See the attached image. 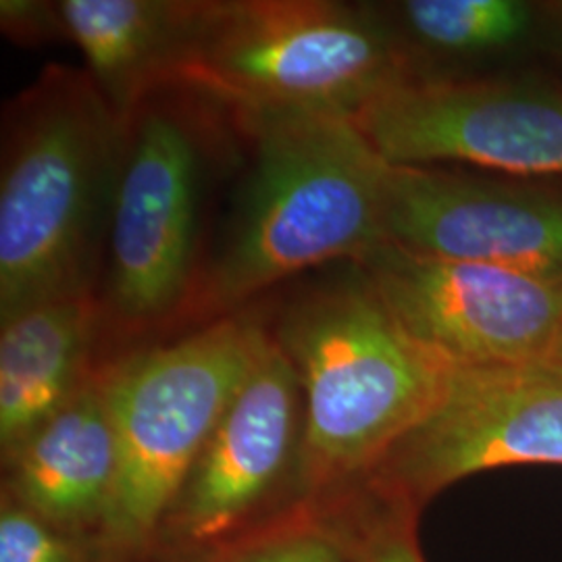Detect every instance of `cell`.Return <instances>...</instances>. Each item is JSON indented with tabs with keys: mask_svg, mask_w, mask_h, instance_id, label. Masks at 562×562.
I'll return each instance as SVG.
<instances>
[{
	"mask_svg": "<svg viewBox=\"0 0 562 562\" xmlns=\"http://www.w3.org/2000/svg\"><path fill=\"white\" fill-rule=\"evenodd\" d=\"M240 178L178 334L246 311L306 273L361 262L385 240L390 162L352 120L236 111Z\"/></svg>",
	"mask_w": 562,
	"mask_h": 562,
	"instance_id": "6da1fadb",
	"label": "cell"
},
{
	"mask_svg": "<svg viewBox=\"0 0 562 562\" xmlns=\"http://www.w3.org/2000/svg\"><path fill=\"white\" fill-rule=\"evenodd\" d=\"M121 123L97 288L102 361L178 331L211 244L209 199L244 155L236 111L186 81L157 86Z\"/></svg>",
	"mask_w": 562,
	"mask_h": 562,
	"instance_id": "7a4b0ae2",
	"label": "cell"
},
{
	"mask_svg": "<svg viewBox=\"0 0 562 562\" xmlns=\"http://www.w3.org/2000/svg\"><path fill=\"white\" fill-rule=\"evenodd\" d=\"M317 273L265 319L301 383L299 503L361 487L457 367L396 319L359 265Z\"/></svg>",
	"mask_w": 562,
	"mask_h": 562,
	"instance_id": "3957f363",
	"label": "cell"
},
{
	"mask_svg": "<svg viewBox=\"0 0 562 562\" xmlns=\"http://www.w3.org/2000/svg\"><path fill=\"white\" fill-rule=\"evenodd\" d=\"M121 136L86 69L48 65L4 104L0 322L38 302L97 294Z\"/></svg>",
	"mask_w": 562,
	"mask_h": 562,
	"instance_id": "277c9868",
	"label": "cell"
},
{
	"mask_svg": "<svg viewBox=\"0 0 562 562\" xmlns=\"http://www.w3.org/2000/svg\"><path fill=\"white\" fill-rule=\"evenodd\" d=\"M417 65L380 7L340 0H196L178 80L234 111L352 120Z\"/></svg>",
	"mask_w": 562,
	"mask_h": 562,
	"instance_id": "5b68a950",
	"label": "cell"
},
{
	"mask_svg": "<svg viewBox=\"0 0 562 562\" xmlns=\"http://www.w3.org/2000/svg\"><path fill=\"white\" fill-rule=\"evenodd\" d=\"M265 336V319L241 311L104 362L117 473L97 540L102 562H136L157 550L171 504Z\"/></svg>",
	"mask_w": 562,
	"mask_h": 562,
	"instance_id": "8992f818",
	"label": "cell"
},
{
	"mask_svg": "<svg viewBox=\"0 0 562 562\" xmlns=\"http://www.w3.org/2000/svg\"><path fill=\"white\" fill-rule=\"evenodd\" d=\"M562 467V367L457 364L442 396L362 483L422 515L443 490L492 469Z\"/></svg>",
	"mask_w": 562,
	"mask_h": 562,
	"instance_id": "52a82bcc",
	"label": "cell"
},
{
	"mask_svg": "<svg viewBox=\"0 0 562 562\" xmlns=\"http://www.w3.org/2000/svg\"><path fill=\"white\" fill-rule=\"evenodd\" d=\"M352 123L390 165L562 176V88L542 81L417 76L367 104Z\"/></svg>",
	"mask_w": 562,
	"mask_h": 562,
	"instance_id": "ba28073f",
	"label": "cell"
},
{
	"mask_svg": "<svg viewBox=\"0 0 562 562\" xmlns=\"http://www.w3.org/2000/svg\"><path fill=\"white\" fill-rule=\"evenodd\" d=\"M302 422L301 383L267 329L257 361L162 521L159 546L188 557L273 519L267 510L283 494L299 503Z\"/></svg>",
	"mask_w": 562,
	"mask_h": 562,
	"instance_id": "9c48e42d",
	"label": "cell"
},
{
	"mask_svg": "<svg viewBox=\"0 0 562 562\" xmlns=\"http://www.w3.org/2000/svg\"><path fill=\"white\" fill-rule=\"evenodd\" d=\"M396 319L454 364L550 361L562 278L446 261L383 244L357 262Z\"/></svg>",
	"mask_w": 562,
	"mask_h": 562,
	"instance_id": "30bf717a",
	"label": "cell"
},
{
	"mask_svg": "<svg viewBox=\"0 0 562 562\" xmlns=\"http://www.w3.org/2000/svg\"><path fill=\"white\" fill-rule=\"evenodd\" d=\"M385 240L419 257L562 278V183L390 165Z\"/></svg>",
	"mask_w": 562,
	"mask_h": 562,
	"instance_id": "8fae6325",
	"label": "cell"
},
{
	"mask_svg": "<svg viewBox=\"0 0 562 562\" xmlns=\"http://www.w3.org/2000/svg\"><path fill=\"white\" fill-rule=\"evenodd\" d=\"M104 362H99L80 390L2 461V496L92 546L99 540L117 473Z\"/></svg>",
	"mask_w": 562,
	"mask_h": 562,
	"instance_id": "7c38bea8",
	"label": "cell"
},
{
	"mask_svg": "<svg viewBox=\"0 0 562 562\" xmlns=\"http://www.w3.org/2000/svg\"><path fill=\"white\" fill-rule=\"evenodd\" d=\"M102 361L97 294L38 302L0 322V452L7 461Z\"/></svg>",
	"mask_w": 562,
	"mask_h": 562,
	"instance_id": "4fadbf2b",
	"label": "cell"
},
{
	"mask_svg": "<svg viewBox=\"0 0 562 562\" xmlns=\"http://www.w3.org/2000/svg\"><path fill=\"white\" fill-rule=\"evenodd\" d=\"M59 11L67 42L123 121L150 90L178 80L196 0H59Z\"/></svg>",
	"mask_w": 562,
	"mask_h": 562,
	"instance_id": "5bb4252c",
	"label": "cell"
},
{
	"mask_svg": "<svg viewBox=\"0 0 562 562\" xmlns=\"http://www.w3.org/2000/svg\"><path fill=\"white\" fill-rule=\"evenodd\" d=\"M382 11L419 71L422 57L471 59L510 48L540 9L525 0H404Z\"/></svg>",
	"mask_w": 562,
	"mask_h": 562,
	"instance_id": "9a60e30c",
	"label": "cell"
},
{
	"mask_svg": "<svg viewBox=\"0 0 562 562\" xmlns=\"http://www.w3.org/2000/svg\"><path fill=\"white\" fill-rule=\"evenodd\" d=\"M350 492L319 503H296L259 527L183 557V562H350Z\"/></svg>",
	"mask_w": 562,
	"mask_h": 562,
	"instance_id": "2e32d148",
	"label": "cell"
},
{
	"mask_svg": "<svg viewBox=\"0 0 562 562\" xmlns=\"http://www.w3.org/2000/svg\"><path fill=\"white\" fill-rule=\"evenodd\" d=\"M352 559L350 562H425L417 538L419 515L387 503L369 487L350 492Z\"/></svg>",
	"mask_w": 562,
	"mask_h": 562,
	"instance_id": "e0dca14e",
	"label": "cell"
},
{
	"mask_svg": "<svg viewBox=\"0 0 562 562\" xmlns=\"http://www.w3.org/2000/svg\"><path fill=\"white\" fill-rule=\"evenodd\" d=\"M0 562H102L97 546L63 533L32 510L2 496Z\"/></svg>",
	"mask_w": 562,
	"mask_h": 562,
	"instance_id": "ac0fdd59",
	"label": "cell"
},
{
	"mask_svg": "<svg viewBox=\"0 0 562 562\" xmlns=\"http://www.w3.org/2000/svg\"><path fill=\"white\" fill-rule=\"evenodd\" d=\"M0 30L9 41L21 46L67 41L59 2L46 0H2Z\"/></svg>",
	"mask_w": 562,
	"mask_h": 562,
	"instance_id": "d6986e66",
	"label": "cell"
},
{
	"mask_svg": "<svg viewBox=\"0 0 562 562\" xmlns=\"http://www.w3.org/2000/svg\"><path fill=\"white\" fill-rule=\"evenodd\" d=\"M543 13L552 20L554 25H559V30L562 32V2H548L542 4Z\"/></svg>",
	"mask_w": 562,
	"mask_h": 562,
	"instance_id": "ffe728a7",
	"label": "cell"
},
{
	"mask_svg": "<svg viewBox=\"0 0 562 562\" xmlns=\"http://www.w3.org/2000/svg\"><path fill=\"white\" fill-rule=\"evenodd\" d=\"M550 362L562 367V331L561 336H559V341H557V346H554V352H552V357H550Z\"/></svg>",
	"mask_w": 562,
	"mask_h": 562,
	"instance_id": "44dd1931",
	"label": "cell"
}]
</instances>
